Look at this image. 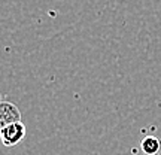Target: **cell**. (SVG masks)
I'll list each match as a JSON object with an SVG mask.
<instances>
[{
  "label": "cell",
  "mask_w": 161,
  "mask_h": 155,
  "mask_svg": "<svg viewBox=\"0 0 161 155\" xmlns=\"http://www.w3.org/2000/svg\"><path fill=\"white\" fill-rule=\"evenodd\" d=\"M24 136H25V125L23 122H15L0 131V140L5 146H15L23 140Z\"/></svg>",
  "instance_id": "obj_1"
},
{
  "label": "cell",
  "mask_w": 161,
  "mask_h": 155,
  "mask_svg": "<svg viewBox=\"0 0 161 155\" xmlns=\"http://www.w3.org/2000/svg\"><path fill=\"white\" fill-rule=\"evenodd\" d=\"M15 122H21V112L11 102H0V131Z\"/></svg>",
  "instance_id": "obj_2"
},
{
  "label": "cell",
  "mask_w": 161,
  "mask_h": 155,
  "mask_svg": "<svg viewBox=\"0 0 161 155\" xmlns=\"http://www.w3.org/2000/svg\"><path fill=\"white\" fill-rule=\"evenodd\" d=\"M160 140L154 136H148L142 140V151L146 155H155L160 151Z\"/></svg>",
  "instance_id": "obj_3"
}]
</instances>
